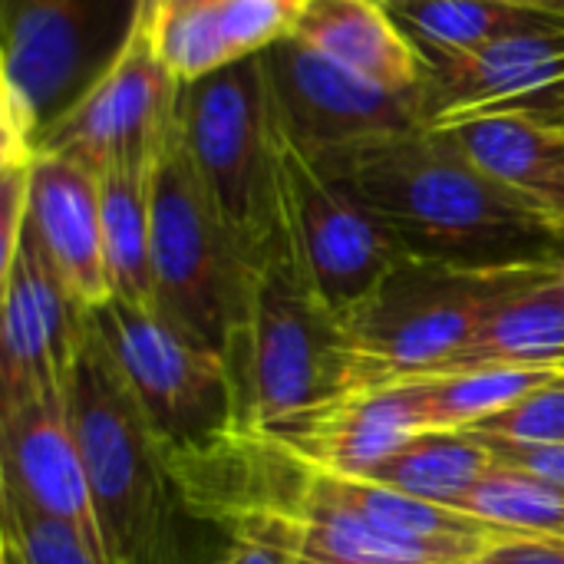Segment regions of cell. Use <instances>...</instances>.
Segmentation results:
<instances>
[{"label":"cell","mask_w":564,"mask_h":564,"mask_svg":"<svg viewBox=\"0 0 564 564\" xmlns=\"http://www.w3.org/2000/svg\"><path fill=\"white\" fill-rule=\"evenodd\" d=\"M426 59L509 36L564 33V20L512 0H377Z\"/></svg>","instance_id":"d6986e66"},{"label":"cell","mask_w":564,"mask_h":564,"mask_svg":"<svg viewBox=\"0 0 564 564\" xmlns=\"http://www.w3.org/2000/svg\"><path fill=\"white\" fill-rule=\"evenodd\" d=\"M314 482L327 496H334L337 502L354 509L360 519H367L373 529L390 535L393 542H400L420 555H430L440 564L479 558V555L492 552L499 542H506L509 535H516V532H509L496 522H486L466 509L426 502V499L377 486L360 476H337V473L314 469Z\"/></svg>","instance_id":"e0dca14e"},{"label":"cell","mask_w":564,"mask_h":564,"mask_svg":"<svg viewBox=\"0 0 564 564\" xmlns=\"http://www.w3.org/2000/svg\"><path fill=\"white\" fill-rule=\"evenodd\" d=\"M453 564H492L486 555H479V558H466V562H453Z\"/></svg>","instance_id":"1f68e13d"},{"label":"cell","mask_w":564,"mask_h":564,"mask_svg":"<svg viewBox=\"0 0 564 564\" xmlns=\"http://www.w3.org/2000/svg\"><path fill=\"white\" fill-rule=\"evenodd\" d=\"M139 0H3V145L33 162L40 135L119 56Z\"/></svg>","instance_id":"52a82bcc"},{"label":"cell","mask_w":564,"mask_h":564,"mask_svg":"<svg viewBox=\"0 0 564 564\" xmlns=\"http://www.w3.org/2000/svg\"><path fill=\"white\" fill-rule=\"evenodd\" d=\"M489 446L469 430H426L406 440L367 476L377 486L463 509L469 492L496 469Z\"/></svg>","instance_id":"ffe728a7"},{"label":"cell","mask_w":564,"mask_h":564,"mask_svg":"<svg viewBox=\"0 0 564 564\" xmlns=\"http://www.w3.org/2000/svg\"><path fill=\"white\" fill-rule=\"evenodd\" d=\"M0 486L43 516L73 525L109 562L66 390L36 393L0 413Z\"/></svg>","instance_id":"7c38bea8"},{"label":"cell","mask_w":564,"mask_h":564,"mask_svg":"<svg viewBox=\"0 0 564 564\" xmlns=\"http://www.w3.org/2000/svg\"><path fill=\"white\" fill-rule=\"evenodd\" d=\"M26 228L83 311L93 314L116 297L102 245L99 175L86 162L36 152Z\"/></svg>","instance_id":"4fadbf2b"},{"label":"cell","mask_w":564,"mask_h":564,"mask_svg":"<svg viewBox=\"0 0 564 564\" xmlns=\"http://www.w3.org/2000/svg\"><path fill=\"white\" fill-rule=\"evenodd\" d=\"M552 268L558 264L456 268L403 258L347 324L357 354V390L430 377L456 357L509 297Z\"/></svg>","instance_id":"277c9868"},{"label":"cell","mask_w":564,"mask_h":564,"mask_svg":"<svg viewBox=\"0 0 564 564\" xmlns=\"http://www.w3.org/2000/svg\"><path fill=\"white\" fill-rule=\"evenodd\" d=\"M469 430L509 443H564V373Z\"/></svg>","instance_id":"484cf974"},{"label":"cell","mask_w":564,"mask_h":564,"mask_svg":"<svg viewBox=\"0 0 564 564\" xmlns=\"http://www.w3.org/2000/svg\"><path fill=\"white\" fill-rule=\"evenodd\" d=\"M215 564H294L291 512L251 522L231 535L228 552Z\"/></svg>","instance_id":"4316f807"},{"label":"cell","mask_w":564,"mask_h":564,"mask_svg":"<svg viewBox=\"0 0 564 564\" xmlns=\"http://www.w3.org/2000/svg\"><path fill=\"white\" fill-rule=\"evenodd\" d=\"M149 3H152V0H139V10H142V7H149Z\"/></svg>","instance_id":"836d02e7"},{"label":"cell","mask_w":564,"mask_h":564,"mask_svg":"<svg viewBox=\"0 0 564 564\" xmlns=\"http://www.w3.org/2000/svg\"><path fill=\"white\" fill-rule=\"evenodd\" d=\"M562 373L564 370L558 367H482L416 380L423 383V400L433 430H469L509 410L525 393Z\"/></svg>","instance_id":"603a6c76"},{"label":"cell","mask_w":564,"mask_h":564,"mask_svg":"<svg viewBox=\"0 0 564 564\" xmlns=\"http://www.w3.org/2000/svg\"><path fill=\"white\" fill-rule=\"evenodd\" d=\"M182 145L198 182L254 268L284 251L278 126L261 56L185 83Z\"/></svg>","instance_id":"5b68a950"},{"label":"cell","mask_w":564,"mask_h":564,"mask_svg":"<svg viewBox=\"0 0 564 564\" xmlns=\"http://www.w3.org/2000/svg\"><path fill=\"white\" fill-rule=\"evenodd\" d=\"M291 36L373 86L420 89L423 56L377 0H304Z\"/></svg>","instance_id":"ac0fdd59"},{"label":"cell","mask_w":564,"mask_h":564,"mask_svg":"<svg viewBox=\"0 0 564 564\" xmlns=\"http://www.w3.org/2000/svg\"><path fill=\"white\" fill-rule=\"evenodd\" d=\"M340 169L350 172L406 258L456 268L564 261L562 221L479 169L446 129L423 126L373 142Z\"/></svg>","instance_id":"6da1fadb"},{"label":"cell","mask_w":564,"mask_h":564,"mask_svg":"<svg viewBox=\"0 0 564 564\" xmlns=\"http://www.w3.org/2000/svg\"><path fill=\"white\" fill-rule=\"evenodd\" d=\"M66 406L112 564H215L231 535L175 479L132 387L93 321L66 380Z\"/></svg>","instance_id":"7a4b0ae2"},{"label":"cell","mask_w":564,"mask_h":564,"mask_svg":"<svg viewBox=\"0 0 564 564\" xmlns=\"http://www.w3.org/2000/svg\"><path fill=\"white\" fill-rule=\"evenodd\" d=\"M278 185L288 258L304 284L350 324L406 258L403 248L347 169L311 159L281 132Z\"/></svg>","instance_id":"ba28073f"},{"label":"cell","mask_w":564,"mask_h":564,"mask_svg":"<svg viewBox=\"0 0 564 564\" xmlns=\"http://www.w3.org/2000/svg\"><path fill=\"white\" fill-rule=\"evenodd\" d=\"M512 3H522V7H535V10H542V13H552V17L564 20V0H512Z\"/></svg>","instance_id":"4dcf8cb0"},{"label":"cell","mask_w":564,"mask_h":564,"mask_svg":"<svg viewBox=\"0 0 564 564\" xmlns=\"http://www.w3.org/2000/svg\"><path fill=\"white\" fill-rule=\"evenodd\" d=\"M258 268L221 221L182 139L152 172L155 307L228 364L251 314Z\"/></svg>","instance_id":"8992f818"},{"label":"cell","mask_w":564,"mask_h":564,"mask_svg":"<svg viewBox=\"0 0 564 564\" xmlns=\"http://www.w3.org/2000/svg\"><path fill=\"white\" fill-rule=\"evenodd\" d=\"M261 69L278 132L317 162L340 165L373 142L430 126L420 89L373 86L297 36L268 46Z\"/></svg>","instance_id":"30bf717a"},{"label":"cell","mask_w":564,"mask_h":564,"mask_svg":"<svg viewBox=\"0 0 564 564\" xmlns=\"http://www.w3.org/2000/svg\"><path fill=\"white\" fill-rule=\"evenodd\" d=\"M512 109H529V112H539L545 119L564 122V86H555V89H549L542 96H532V99H525V102H519Z\"/></svg>","instance_id":"f546056e"},{"label":"cell","mask_w":564,"mask_h":564,"mask_svg":"<svg viewBox=\"0 0 564 564\" xmlns=\"http://www.w3.org/2000/svg\"><path fill=\"white\" fill-rule=\"evenodd\" d=\"M231 367L248 423L278 443L357 390L350 330L304 284L288 248L258 268L248 327Z\"/></svg>","instance_id":"3957f363"},{"label":"cell","mask_w":564,"mask_h":564,"mask_svg":"<svg viewBox=\"0 0 564 564\" xmlns=\"http://www.w3.org/2000/svg\"><path fill=\"white\" fill-rule=\"evenodd\" d=\"M492 564H564V542L558 539H532L509 535L492 552H486Z\"/></svg>","instance_id":"f1b7e54d"},{"label":"cell","mask_w":564,"mask_h":564,"mask_svg":"<svg viewBox=\"0 0 564 564\" xmlns=\"http://www.w3.org/2000/svg\"><path fill=\"white\" fill-rule=\"evenodd\" d=\"M558 284H562V297H564V264H562V271H558Z\"/></svg>","instance_id":"d6a6232c"},{"label":"cell","mask_w":564,"mask_h":564,"mask_svg":"<svg viewBox=\"0 0 564 564\" xmlns=\"http://www.w3.org/2000/svg\"><path fill=\"white\" fill-rule=\"evenodd\" d=\"M3 564H109L73 525L43 516L0 486Z\"/></svg>","instance_id":"d4e9b609"},{"label":"cell","mask_w":564,"mask_h":564,"mask_svg":"<svg viewBox=\"0 0 564 564\" xmlns=\"http://www.w3.org/2000/svg\"><path fill=\"white\" fill-rule=\"evenodd\" d=\"M3 274V327H0V413L46 390H66L69 370L86 340L89 311H83L30 228Z\"/></svg>","instance_id":"8fae6325"},{"label":"cell","mask_w":564,"mask_h":564,"mask_svg":"<svg viewBox=\"0 0 564 564\" xmlns=\"http://www.w3.org/2000/svg\"><path fill=\"white\" fill-rule=\"evenodd\" d=\"M291 549L294 564H440L393 542L354 509L327 496L314 482V473L301 502L291 509Z\"/></svg>","instance_id":"7402d4cb"},{"label":"cell","mask_w":564,"mask_h":564,"mask_svg":"<svg viewBox=\"0 0 564 564\" xmlns=\"http://www.w3.org/2000/svg\"><path fill=\"white\" fill-rule=\"evenodd\" d=\"M102 245L116 297L155 304L152 288V172L106 169L99 175Z\"/></svg>","instance_id":"44dd1931"},{"label":"cell","mask_w":564,"mask_h":564,"mask_svg":"<svg viewBox=\"0 0 564 564\" xmlns=\"http://www.w3.org/2000/svg\"><path fill=\"white\" fill-rule=\"evenodd\" d=\"M469 433H476V430H469ZM476 436L489 446V453L496 456L499 466L545 479L564 492V443H509V440L486 436V433H476Z\"/></svg>","instance_id":"83f0119b"},{"label":"cell","mask_w":564,"mask_h":564,"mask_svg":"<svg viewBox=\"0 0 564 564\" xmlns=\"http://www.w3.org/2000/svg\"><path fill=\"white\" fill-rule=\"evenodd\" d=\"M433 430L423 383L393 380L347 393L321 410L281 446L297 453L311 469L337 476H367L406 440Z\"/></svg>","instance_id":"9a60e30c"},{"label":"cell","mask_w":564,"mask_h":564,"mask_svg":"<svg viewBox=\"0 0 564 564\" xmlns=\"http://www.w3.org/2000/svg\"><path fill=\"white\" fill-rule=\"evenodd\" d=\"M466 512L516 535L564 542V492L529 473L496 466L463 502Z\"/></svg>","instance_id":"cb8c5ba5"},{"label":"cell","mask_w":564,"mask_h":564,"mask_svg":"<svg viewBox=\"0 0 564 564\" xmlns=\"http://www.w3.org/2000/svg\"><path fill=\"white\" fill-rule=\"evenodd\" d=\"M555 86H564V33L509 36L426 59L420 102L430 126L443 129L476 112L512 109Z\"/></svg>","instance_id":"5bb4252c"},{"label":"cell","mask_w":564,"mask_h":564,"mask_svg":"<svg viewBox=\"0 0 564 564\" xmlns=\"http://www.w3.org/2000/svg\"><path fill=\"white\" fill-rule=\"evenodd\" d=\"M185 83L162 63L149 30L135 20L109 69L40 135L36 152L106 169H149L182 139Z\"/></svg>","instance_id":"9c48e42d"},{"label":"cell","mask_w":564,"mask_h":564,"mask_svg":"<svg viewBox=\"0 0 564 564\" xmlns=\"http://www.w3.org/2000/svg\"><path fill=\"white\" fill-rule=\"evenodd\" d=\"M443 129L479 169L564 225V122L529 109H496Z\"/></svg>","instance_id":"2e32d148"}]
</instances>
